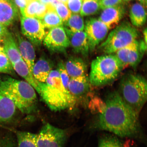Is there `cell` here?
<instances>
[{"mask_svg":"<svg viewBox=\"0 0 147 147\" xmlns=\"http://www.w3.org/2000/svg\"><path fill=\"white\" fill-rule=\"evenodd\" d=\"M105 107L94 124L97 129L111 132L122 137L137 138L141 134L137 115L124 101L117 91L106 97Z\"/></svg>","mask_w":147,"mask_h":147,"instance_id":"1","label":"cell"},{"mask_svg":"<svg viewBox=\"0 0 147 147\" xmlns=\"http://www.w3.org/2000/svg\"><path fill=\"white\" fill-rule=\"evenodd\" d=\"M38 85L39 95L51 111L71 110L76 106L77 100L64 87L57 70H52L45 82H38Z\"/></svg>","mask_w":147,"mask_h":147,"instance_id":"2","label":"cell"},{"mask_svg":"<svg viewBox=\"0 0 147 147\" xmlns=\"http://www.w3.org/2000/svg\"><path fill=\"white\" fill-rule=\"evenodd\" d=\"M0 91L22 113L29 115L35 111L38 102L35 90L26 81L6 77L0 81Z\"/></svg>","mask_w":147,"mask_h":147,"instance_id":"3","label":"cell"},{"mask_svg":"<svg viewBox=\"0 0 147 147\" xmlns=\"http://www.w3.org/2000/svg\"><path fill=\"white\" fill-rule=\"evenodd\" d=\"M118 92L124 102L139 116L147 99V83L142 75L132 73L122 77Z\"/></svg>","mask_w":147,"mask_h":147,"instance_id":"4","label":"cell"},{"mask_svg":"<svg viewBox=\"0 0 147 147\" xmlns=\"http://www.w3.org/2000/svg\"><path fill=\"white\" fill-rule=\"evenodd\" d=\"M125 67L114 54H104L92 61L89 77L91 85L99 87L114 81Z\"/></svg>","mask_w":147,"mask_h":147,"instance_id":"5","label":"cell"},{"mask_svg":"<svg viewBox=\"0 0 147 147\" xmlns=\"http://www.w3.org/2000/svg\"><path fill=\"white\" fill-rule=\"evenodd\" d=\"M139 31L131 23L124 21L111 31L106 39L98 46L104 54H113L137 40Z\"/></svg>","mask_w":147,"mask_h":147,"instance_id":"6","label":"cell"},{"mask_svg":"<svg viewBox=\"0 0 147 147\" xmlns=\"http://www.w3.org/2000/svg\"><path fill=\"white\" fill-rule=\"evenodd\" d=\"M67 138L65 130L47 123L36 134L38 147H64Z\"/></svg>","mask_w":147,"mask_h":147,"instance_id":"7","label":"cell"},{"mask_svg":"<svg viewBox=\"0 0 147 147\" xmlns=\"http://www.w3.org/2000/svg\"><path fill=\"white\" fill-rule=\"evenodd\" d=\"M147 50V44L144 40H137L117 51L114 54L125 67L130 66L136 68Z\"/></svg>","mask_w":147,"mask_h":147,"instance_id":"8","label":"cell"},{"mask_svg":"<svg viewBox=\"0 0 147 147\" xmlns=\"http://www.w3.org/2000/svg\"><path fill=\"white\" fill-rule=\"evenodd\" d=\"M21 28L23 34L31 43L41 45L46 35L45 27L40 20L35 18L21 16Z\"/></svg>","mask_w":147,"mask_h":147,"instance_id":"9","label":"cell"},{"mask_svg":"<svg viewBox=\"0 0 147 147\" xmlns=\"http://www.w3.org/2000/svg\"><path fill=\"white\" fill-rule=\"evenodd\" d=\"M84 32L87 34L90 52H93L105 39L109 29L98 18H90L84 23Z\"/></svg>","mask_w":147,"mask_h":147,"instance_id":"10","label":"cell"},{"mask_svg":"<svg viewBox=\"0 0 147 147\" xmlns=\"http://www.w3.org/2000/svg\"><path fill=\"white\" fill-rule=\"evenodd\" d=\"M44 45L51 52L63 53L70 46V43L63 26L53 28L46 35Z\"/></svg>","mask_w":147,"mask_h":147,"instance_id":"11","label":"cell"},{"mask_svg":"<svg viewBox=\"0 0 147 147\" xmlns=\"http://www.w3.org/2000/svg\"><path fill=\"white\" fill-rule=\"evenodd\" d=\"M74 52L88 57L90 52L89 43L84 31L73 32L64 28Z\"/></svg>","mask_w":147,"mask_h":147,"instance_id":"12","label":"cell"},{"mask_svg":"<svg viewBox=\"0 0 147 147\" xmlns=\"http://www.w3.org/2000/svg\"><path fill=\"white\" fill-rule=\"evenodd\" d=\"M126 11V8L122 3L103 9L98 19L106 26L108 29H113L118 25Z\"/></svg>","mask_w":147,"mask_h":147,"instance_id":"13","label":"cell"},{"mask_svg":"<svg viewBox=\"0 0 147 147\" xmlns=\"http://www.w3.org/2000/svg\"><path fill=\"white\" fill-rule=\"evenodd\" d=\"M90 85L89 77L86 74L70 78L68 90L71 94L78 101L85 98L89 92Z\"/></svg>","mask_w":147,"mask_h":147,"instance_id":"14","label":"cell"},{"mask_svg":"<svg viewBox=\"0 0 147 147\" xmlns=\"http://www.w3.org/2000/svg\"><path fill=\"white\" fill-rule=\"evenodd\" d=\"M16 36L17 44L22 57L32 74L36 56L34 47L30 41H28L19 33Z\"/></svg>","mask_w":147,"mask_h":147,"instance_id":"15","label":"cell"},{"mask_svg":"<svg viewBox=\"0 0 147 147\" xmlns=\"http://www.w3.org/2000/svg\"><path fill=\"white\" fill-rule=\"evenodd\" d=\"M17 7L11 0L0 1V23L8 26L17 21L19 16Z\"/></svg>","mask_w":147,"mask_h":147,"instance_id":"16","label":"cell"},{"mask_svg":"<svg viewBox=\"0 0 147 147\" xmlns=\"http://www.w3.org/2000/svg\"><path fill=\"white\" fill-rule=\"evenodd\" d=\"M2 38L3 52L8 57L12 65L23 59L14 36L8 32Z\"/></svg>","mask_w":147,"mask_h":147,"instance_id":"17","label":"cell"},{"mask_svg":"<svg viewBox=\"0 0 147 147\" xmlns=\"http://www.w3.org/2000/svg\"><path fill=\"white\" fill-rule=\"evenodd\" d=\"M64 65L70 78L86 74L87 65L82 58L74 56L70 57Z\"/></svg>","mask_w":147,"mask_h":147,"instance_id":"18","label":"cell"},{"mask_svg":"<svg viewBox=\"0 0 147 147\" xmlns=\"http://www.w3.org/2000/svg\"><path fill=\"white\" fill-rule=\"evenodd\" d=\"M16 108L12 101L0 91V124L10 122L13 119Z\"/></svg>","mask_w":147,"mask_h":147,"instance_id":"19","label":"cell"},{"mask_svg":"<svg viewBox=\"0 0 147 147\" xmlns=\"http://www.w3.org/2000/svg\"><path fill=\"white\" fill-rule=\"evenodd\" d=\"M52 66L49 60L41 58L35 63L32 69V75L39 82H45L51 71Z\"/></svg>","mask_w":147,"mask_h":147,"instance_id":"20","label":"cell"},{"mask_svg":"<svg viewBox=\"0 0 147 147\" xmlns=\"http://www.w3.org/2000/svg\"><path fill=\"white\" fill-rule=\"evenodd\" d=\"M14 71L26 81L30 84L40 94V89L38 85V82L36 80L29 68L23 59H22L12 65Z\"/></svg>","mask_w":147,"mask_h":147,"instance_id":"21","label":"cell"},{"mask_svg":"<svg viewBox=\"0 0 147 147\" xmlns=\"http://www.w3.org/2000/svg\"><path fill=\"white\" fill-rule=\"evenodd\" d=\"M129 16L131 24L133 26H142L146 21V8L140 3H134L130 9Z\"/></svg>","mask_w":147,"mask_h":147,"instance_id":"22","label":"cell"},{"mask_svg":"<svg viewBox=\"0 0 147 147\" xmlns=\"http://www.w3.org/2000/svg\"><path fill=\"white\" fill-rule=\"evenodd\" d=\"M48 6L47 5L44 4L39 0H32L27 4L22 16L41 20L47 11Z\"/></svg>","mask_w":147,"mask_h":147,"instance_id":"23","label":"cell"},{"mask_svg":"<svg viewBox=\"0 0 147 147\" xmlns=\"http://www.w3.org/2000/svg\"><path fill=\"white\" fill-rule=\"evenodd\" d=\"M48 5V10L41 20L44 26L46 28H52L63 26V22L55 11L54 7L51 5Z\"/></svg>","mask_w":147,"mask_h":147,"instance_id":"24","label":"cell"},{"mask_svg":"<svg viewBox=\"0 0 147 147\" xmlns=\"http://www.w3.org/2000/svg\"><path fill=\"white\" fill-rule=\"evenodd\" d=\"M16 147H38L36 134L30 132L16 131Z\"/></svg>","mask_w":147,"mask_h":147,"instance_id":"25","label":"cell"},{"mask_svg":"<svg viewBox=\"0 0 147 147\" xmlns=\"http://www.w3.org/2000/svg\"><path fill=\"white\" fill-rule=\"evenodd\" d=\"M64 28L75 32L84 31V23L83 18L79 13H73L68 20L64 22Z\"/></svg>","mask_w":147,"mask_h":147,"instance_id":"26","label":"cell"},{"mask_svg":"<svg viewBox=\"0 0 147 147\" xmlns=\"http://www.w3.org/2000/svg\"><path fill=\"white\" fill-rule=\"evenodd\" d=\"M100 0H83L80 14L82 16L94 15L100 9Z\"/></svg>","mask_w":147,"mask_h":147,"instance_id":"27","label":"cell"},{"mask_svg":"<svg viewBox=\"0 0 147 147\" xmlns=\"http://www.w3.org/2000/svg\"><path fill=\"white\" fill-rule=\"evenodd\" d=\"M97 147H125L123 143L116 137L106 135L99 140Z\"/></svg>","mask_w":147,"mask_h":147,"instance_id":"28","label":"cell"},{"mask_svg":"<svg viewBox=\"0 0 147 147\" xmlns=\"http://www.w3.org/2000/svg\"><path fill=\"white\" fill-rule=\"evenodd\" d=\"M55 11L61 19L63 23L68 20L71 14V13L66 5L59 1L54 5Z\"/></svg>","mask_w":147,"mask_h":147,"instance_id":"29","label":"cell"},{"mask_svg":"<svg viewBox=\"0 0 147 147\" xmlns=\"http://www.w3.org/2000/svg\"><path fill=\"white\" fill-rule=\"evenodd\" d=\"M14 69L8 57L5 53L0 52V72L13 75Z\"/></svg>","mask_w":147,"mask_h":147,"instance_id":"30","label":"cell"},{"mask_svg":"<svg viewBox=\"0 0 147 147\" xmlns=\"http://www.w3.org/2000/svg\"><path fill=\"white\" fill-rule=\"evenodd\" d=\"M57 70L59 73L64 87L66 90L69 91L68 86L70 78L64 67V64L62 62H60L58 64V69Z\"/></svg>","mask_w":147,"mask_h":147,"instance_id":"31","label":"cell"},{"mask_svg":"<svg viewBox=\"0 0 147 147\" xmlns=\"http://www.w3.org/2000/svg\"><path fill=\"white\" fill-rule=\"evenodd\" d=\"M0 147H16V142L11 134H8L0 139Z\"/></svg>","mask_w":147,"mask_h":147,"instance_id":"32","label":"cell"},{"mask_svg":"<svg viewBox=\"0 0 147 147\" xmlns=\"http://www.w3.org/2000/svg\"><path fill=\"white\" fill-rule=\"evenodd\" d=\"M83 0H68L67 5L71 13H79L81 10Z\"/></svg>","mask_w":147,"mask_h":147,"instance_id":"33","label":"cell"},{"mask_svg":"<svg viewBox=\"0 0 147 147\" xmlns=\"http://www.w3.org/2000/svg\"><path fill=\"white\" fill-rule=\"evenodd\" d=\"M122 2V0H100V8L103 10L121 4Z\"/></svg>","mask_w":147,"mask_h":147,"instance_id":"34","label":"cell"},{"mask_svg":"<svg viewBox=\"0 0 147 147\" xmlns=\"http://www.w3.org/2000/svg\"><path fill=\"white\" fill-rule=\"evenodd\" d=\"M32 0H14V3L18 8L20 9L22 16L23 15L24 11L29 2Z\"/></svg>","mask_w":147,"mask_h":147,"instance_id":"35","label":"cell"},{"mask_svg":"<svg viewBox=\"0 0 147 147\" xmlns=\"http://www.w3.org/2000/svg\"><path fill=\"white\" fill-rule=\"evenodd\" d=\"M8 32L6 26L0 23V38H3Z\"/></svg>","mask_w":147,"mask_h":147,"instance_id":"36","label":"cell"},{"mask_svg":"<svg viewBox=\"0 0 147 147\" xmlns=\"http://www.w3.org/2000/svg\"><path fill=\"white\" fill-rule=\"evenodd\" d=\"M59 0H40L41 2L46 5H53Z\"/></svg>","mask_w":147,"mask_h":147,"instance_id":"37","label":"cell"},{"mask_svg":"<svg viewBox=\"0 0 147 147\" xmlns=\"http://www.w3.org/2000/svg\"><path fill=\"white\" fill-rule=\"evenodd\" d=\"M143 38H144V41L145 42V43L147 44V28H146L144 29V30H143Z\"/></svg>","mask_w":147,"mask_h":147,"instance_id":"38","label":"cell"},{"mask_svg":"<svg viewBox=\"0 0 147 147\" xmlns=\"http://www.w3.org/2000/svg\"><path fill=\"white\" fill-rule=\"evenodd\" d=\"M138 1H139V3L143 5L145 8H146L147 0H138Z\"/></svg>","mask_w":147,"mask_h":147,"instance_id":"39","label":"cell"},{"mask_svg":"<svg viewBox=\"0 0 147 147\" xmlns=\"http://www.w3.org/2000/svg\"><path fill=\"white\" fill-rule=\"evenodd\" d=\"M3 51V43L2 38H0V52Z\"/></svg>","mask_w":147,"mask_h":147,"instance_id":"40","label":"cell"},{"mask_svg":"<svg viewBox=\"0 0 147 147\" xmlns=\"http://www.w3.org/2000/svg\"><path fill=\"white\" fill-rule=\"evenodd\" d=\"M61 2L64 3V4L67 5L68 0H59Z\"/></svg>","mask_w":147,"mask_h":147,"instance_id":"41","label":"cell"},{"mask_svg":"<svg viewBox=\"0 0 147 147\" xmlns=\"http://www.w3.org/2000/svg\"><path fill=\"white\" fill-rule=\"evenodd\" d=\"M122 1H124L128 2V1H133V0H122Z\"/></svg>","mask_w":147,"mask_h":147,"instance_id":"42","label":"cell"},{"mask_svg":"<svg viewBox=\"0 0 147 147\" xmlns=\"http://www.w3.org/2000/svg\"><path fill=\"white\" fill-rule=\"evenodd\" d=\"M0 1H5V0H0Z\"/></svg>","mask_w":147,"mask_h":147,"instance_id":"43","label":"cell"},{"mask_svg":"<svg viewBox=\"0 0 147 147\" xmlns=\"http://www.w3.org/2000/svg\"><path fill=\"white\" fill-rule=\"evenodd\" d=\"M39 1H40V0H39Z\"/></svg>","mask_w":147,"mask_h":147,"instance_id":"44","label":"cell"}]
</instances>
